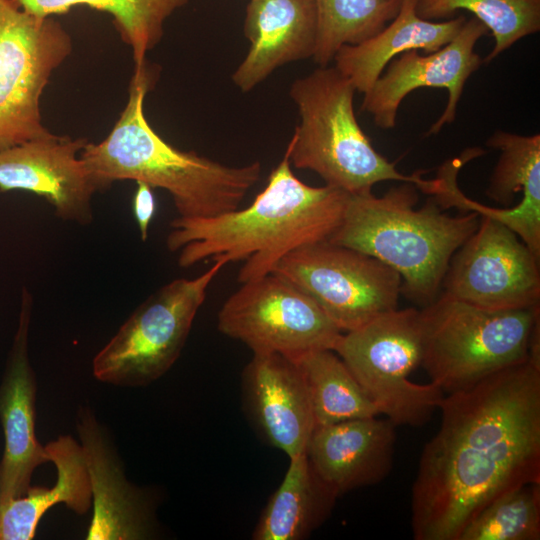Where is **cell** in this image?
<instances>
[{"mask_svg":"<svg viewBox=\"0 0 540 540\" xmlns=\"http://www.w3.org/2000/svg\"><path fill=\"white\" fill-rule=\"evenodd\" d=\"M412 487L415 540H458L495 498L540 483V347L527 360L444 396Z\"/></svg>","mask_w":540,"mask_h":540,"instance_id":"6da1fadb","label":"cell"},{"mask_svg":"<svg viewBox=\"0 0 540 540\" xmlns=\"http://www.w3.org/2000/svg\"><path fill=\"white\" fill-rule=\"evenodd\" d=\"M349 195L302 182L285 152L249 206L212 217L178 216L170 223L166 246L178 252L183 268L204 260L243 261L238 281L246 283L271 273L289 252L328 241L342 221Z\"/></svg>","mask_w":540,"mask_h":540,"instance_id":"7a4b0ae2","label":"cell"},{"mask_svg":"<svg viewBox=\"0 0 540 540\" xmlns=\"http://www.w3.org/2000/svg\"><path fill=\"white\" fill-rule=\"evenodd\" d=\"M157 76L147 63L134 68L126 106L110 133L99 143L87 142L80 152L89 175L99 191L120 180L164 189L179 217H212L239 208L259 180L261 164L228 166L163 139L144 113Z\"/></svg>","mask_w":540,"mask_h":540,"instance_id":"3957f363","label":"cell"},{"mask_svg":"<svg viewBox=\"0 0 540 540\" xmlns=\"http://www.w3.org/2000/svg\"><path fill=\"white\" fill-rule=\"evenodd\" d=\"M418 190L403 182L380 197L372 191L350 194L328 241L393 268L402 279L401 294L425 307L438 297L452 256L476 231L480 215L450 216L433 198L415 209Z\"/></svg>","mask_w":540,"mask_h":540,"instance_id":"277c9868","label":"cell"},{"mask_svg":"<svg viewBox=\"0 0 540 540\" xmlns=\"http://www.w3.org/2000/svg\"><path fill=\"white\" fill-rule=\"evenodd\" d=\"M356 89L335 66H320L296 79L289 94L300 121L288 143L290 164L318 174L326 185L355 195L380 182H409L432 193L435 180L420 173L405 175L372 146L353 106Z\"/></svg>","mask_w":540,"mask_h":540,"instance_id":"5b68a950","label":"cell"},{"mask_svg":"<svg viewBox=\"0 0 540 540\" xmlns=\"http://www.w3.org/2000/svg\"><path fill=\"white\" fill-rule=\"evenodd\" d=\"M421 315V366L448 394L524 362L540 339V305L492 310L439 293Z\"/></svg>","mask_w":540,"mask_h":540,"instance_id":"8992f818","label":"cell"},{"mask_svg":"<svg viewBox=\"0 0 540 540\" xmlns=\"http://www.w3.org/2000/svg\"><path fill=\"white\" fill-rule=\"evenodd\" d=\"M422 315L394 309L341 334L333 351L342 359L379 414L395 426L424 425L445 396L433 383L409 379L421 366Z\"/></svg>","mask_w":540,"mask_h":540,"instance_id":"52a82bcc","label":"cell"},{"mask_svg":"<svg viewBox=\"0 0 540 540\" xmlns=\"http://www.w3.org/2000/svg\"><path fill=\"white\" fill-rule=\"evenodd\" d=\"M226 264L213 261L199 276L175 279L139 305L94 356V377L119 387L147 386L162 377L180 356L207 290Z\"/></svg>","mask_w":540,"mask_h":540,"instance_id":"ba28073f","label":"cell"},{"mask_svg":"<svg viewBox=\"0 0 540 540\" xmlns=\"http://www.w3.org/2000/svg\"><path fill=\"white\" fill-rule=\"evenodd\" d=\"M72 47L70 34L53 17L0 0V150L52 134L43 124L40 100Z\"/></svg>","mask_w":540,"mask_h":540,"instance_id":"9c48e42d","label":"cell"},{"mask_svg":"<svg viewBox=\"0 0 540 540\" xmlns=\"http://www.w3.org/2000/svg\"><path fill=\"white\" fill-rule=\"evenodd\" d=\"M271 273L308 295L345 332L396 309L401 295L402 279L393 268L329 241L289 252Z\"/></svg>","mask_w":540,"mask_h":540,"instance_id":"30bf717a","label":"cell"},{"mask_svg":"<svg viewBox=\"0 0 540 540\" xmlns=\"http://www.w3.org/2000/svg\"><path fill=\"white\" fill-rule=\"evenodd\" d=\"M243 285L222 305L217 326L253 353L298 358L333 350L342 331L304 292L274 273Z\"/></svg>","mask_w":540,"mask_h":540,"instance_id":"8fae6325","label":"cell"},{"mask_svg":"<svg viewBox=\"0 0 540 540\" xmlns=\"http://www.w3.org/2000/svg\"><path fill=\"white\" fill-rule=\"evenodd\" d=\"M540 258L505 224L480 216L452 256L441 293L492 310L540 305Z\"/></svg>","mask_w":540,"mask_h":540,"instance_id":"7c38bea8","label":"cell"},{"mask_svg":"<svg viewBox=\"0 0 540 540\" xmlns=\"http://www.w3.org/2000/svg\"><path fill=\"white\" fill-rule=\"evenodd\" d=\"M487 32L485 25L472 17L466 19L459 33L439 50L426 55L409 50L396 56L364 93L361 110L372 115L376 126L391 129L396 124L399 106L408 94L422 87L444 88L448 91L447 105L427 132V135L437 134L444 125L455 120L465 83L482 63L475 45Z\"/></svg>","mask_w":540,"mask_h":540,"instance_id":"4fadbf2b","label":"cell"},{"mask_svg":"<svg viewBox=\"0 0 540 540\" xmlns=\"http://www.w3.org/2000/svg\"><path fill=\"white\" fill-rule=\"evenodd\" d=\"M76 431L90 479L93 516L87 540H148L158 535L151 493L126 477L124 464L107 428L94 411L80 407Z\"/></svg>","mask_w":540,"mask_h":540,"instance_id":"5bb4252c","label":"cell"},{"mask_svg":"<svg viewBox=\"0 0 540 540\" xmlns=\"http://www.w3.org/2000/svg\"><path fill=\"white\" fill-rule=\"evenodd\" d=\"M32 306V296L23 287L18 325L0 381V424L4 435L0 506L24 495L36 468L49 462L35 429L37 378L29 357Z\"/></svg>","mask_w":540,"mask_h":540,"instance_id":"9a60e30c","label":"cell"},{"mask_svg":"<svg viewBox=\"0 0 540 540\" xmlns=\"http://www.w3.org/2000/svg\"><path fill=\"white\" fill-rule=\"evenodd\" d=\"M87 142L52 133L1 149L0 192H32L45 198L62 220L91 223L92 197L99 189L80 158Z\"/></svg>","mask_w":540,"mask_h":540,"instance_id":"2e32d148","label":"cell"},{"mask_svg":"<svg viewBox=\"0 0 540 540\" xmlns=\"http://www.w3.org/2000/svg\"><path fill=\"white\" fill-rule=\"evenodd\" d=\"M247 415L262 438L289 458L303 454L315 428L298 362L277 353H253L242 375Z\"/></svg>","mask_w":540,"mask_h":540,"instance_id":"e0dca14e","label":"cell"},{"mask_svg":"<svg viewBox=\"0 0 540 540\" xmlns=\"http://www.w3.org/2000/svg\"><path fill=\"white\" fill-rule=\"evenodd\" d=\"M395 440L389 419L357 418L316 426L305 453L318 477L339 497L388 475Z\"/></svg>","mask_w":540,"mask_h":540,"instance_id":"ac0fdd59","label":"cell"},{"mask_svg":"<svg viewBox=\"0 0 540 540\" xmlns=\"http://www.w3.org/2000/svg\"><path fill=\"white\" fill-rule=\"evenodd\" d=\"M243 31L250 48L232 81L242 92H249L277 68L313 57L315 0H250Z\"/></svg>","mask_w":540,"mask_h":540,"instance_id":"d6986e66","label":"cell"},{"mask_svg":"<svg viewBox=\"0 0 540 540\" xmlns=\"http://www.w3.org/2000/svg\"><path fill=\"white\" fill-rule=\"evenodd\" d=\"M418 0H401L396 17L371 38L342 46L334 57L335 67L366 93L384 72L389 62L409 50L426 54L448 44L466 21L464 15L442 21H430L416 13Z\"/></svg>","mask_w":540,"mask_h":540,"instance_id":"ffe728a7","label":"cell"},{"mask_svg":"<svg viewBox=\"0 0 540 540\" xmlns=\"http://www.w3.org/2000/svg\"><path fill=\"white\" fill-rule=\"evenodd\" d=\"M49 462L57 471L53 486H31L19 497L0 506V540H31L43 515L63 503L74 513L86 514L92 506L90 479L78 441L59 435L45 445Z\"/></svg>","mask_w":540,"mask_h":540,"instance_id":"44dd1931","label":"cell"},{"mask_svg":"<svg viewBox=\"0 0 540 540\" xmlns=\"http://www.w3.org/2000/svg\"><path fill=\"white\" fill-rule=\"evenodd\" d=\"M252 534L254 540H302L329 516L337 495L318 477L306 453L290 457Z\"/></svg>","mask_w":540,"mask_h":540,"instance_id":"7402d4cb","label":"cell"},{"mask_svg":"<svg viewBox=\"0 0 540 540\" xmlns=\"http://www.w3.org/2000/svg\"><path fill=\"white\" fill-rule=\"evenodd\" d=\"M37 17H53L77 6H87L111 16L121 40L131 51L135 68L162 39L166 20L189 0H14Z\"/></svg>","mask_w":540,"mask_h":540,"instance_id":"603a6c76","label":"cell"},{"mask_svg":"<svg viewBox=\"0 0 540 540\" xmlns=\"http://www.w3.org/2000/svg\"><path fill=\"white\" fill-rule=\"evenodd\" d=\"M308 388L315 427L379 415L346 364L333 350L295 358Z\"/></svg>","mask_w":540,"mask_h":540,"instance_id":"cb8c5ba5","label":"cell"},{"mask_svg":"<svg viewBox=\"0 0 540 540\" xmlns=\"http://www.w3.org/2000/svg\"><path fill=\"white\" fill-rule=\"evenodd\" d=\"M317 38L313 60L327 66L344 45L359 44L398 14L401 0H315Z\"/></svg>","mask_w":540,"mask_h":540,"instance_id":"d4e9b609","label":"cell"},{"mask_svg":"<svg viewBox=\"0 0 540 540\" xmlns=\"http://www.w3.org/2000/svg\"><path fill=\"white\" fill-rule=\"evenodd\" d=\"M471 12L491 31L495 44L484 62H490L518 40L540 30V0H418L416 13L430 21Z\"/></svg>","mask_w":540,"mask_h":540,"instance_id":"484cf974","label":"cell"},{"mask_svg":"<svg viewBox=\"0 0 540 540\" xmlns=\"http://www.w3.org/2000/svg\"><path fill=\"white\" fill-rule=\"evenodd\" d=\"M487 145L500 151L486 195L509 208L518 192L525 207L540 214V135L495 131Z\"/></svg>","mask_w":540,"mask_h":540,"instance_id":"4316f807","label":"cell"},{"mask_svg":"<svg viewBox=\"0 0 540 540\" xmlns=\"http://www.w3.org/2000/svg\"><path fill=\"white\" fill-rule=\"evenodd\" d=\"M540 483L505 492L486 505L461 531L458 540H539Z\"/></svg>","mask_w":540,"mask_h":540,"instance_id":"83f0119b","label":"cell"},{"mask_svg":"<svg viewBox=\"0 0 540 540\" xmlns=\"http://www.w3.org/2000/svg\"><path fill=\"white\" fill-rule=\"evenodd\" d=\"M482 150L472 149L464 156L444 163L437 177L432 196L443 209L455 207L464 212H477L480 216H488L505 224L513 230L527 247L540 258V214L533 213L521 203L509 208L485 207L467 198L457 186L459 169L470 159L481 155Z\"/></svg>","mask_w":540,"mask_h":540,"instance_id":"f1b7e54d","label":"cell"},{"mask_svg":"<svg viewBox=\"0 0 540 540\" xmlns=\"http://www.w3.org/2000/svg\"><path fill=\"white\" fill-rule=\"evenodd\" d=\"M137 188L133 198V212L142 241H146L149 227L156 210L152 187L144 182H136Z\"/></svg>","mask_w":540,"mask_h":540,"instance_id":"f546056e","label":"cell"}]
</instances>
